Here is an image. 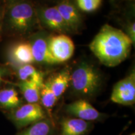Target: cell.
Masks as SVG:
<instances>
[{
    "label": "cell",
    "instance_id": "12",
    "mask_svg": "<svg viewBox=\"0 0 135 135\" xmlns=\"http://www.w3.org/2000/svg\"><path fill=\"white\" fill-rule=\"evenodd\" d=\"M55 123L50 118L45 119L20 129L15 135H56Z\"/></svg>",
    "mask_w": 135,
    "mask_h": 135
},
{
    "label": "cell",
    "instance_id": "2",
    "mask_svg": "<svg viewBox=\"0 0 135 135\" xmlns=\"http://www.w3.org/2000/svg\"><path fill=\"white\" fill-rule=\"evenodd\" d=\"M102 78L96 68L83 62L70 75V84L76 95L83 98L94 97L100 89Z\"/></svg>",
    "mask_w": 135,
    "mask_h": 135
},
{
    "label": "cell",
    "instance_id": "20",
    "mask_svg": "<svg viewBox=\"0 0 135 135\" xmlns=\"http://www.w3.org/2000/svg\"><path fill=\"white\" fill-rule=\"evenodd\" d=\"M129 37L131 41H132L133 45H134L135 42V24L134 22H132L128 26L127 33H126Z\"/></svg>",
    "mask_w": 135,
    "mask_h": 135
},
{
    "label": "cell",
    "instance_id": "10",
    "mask_svg": "<svg viewBox=\"0 0 135 135\" xmlns=\"http://www.w3.org/2000/svg\"><path fill=\"white\" fill-rule=\"evenodd\" d=\"M56 7L69 30L70 31L78 30L81 19L75 4L70 0H60Z\"/></svg>",
    "mask_w": 135,
    "mask_h": 135
},
{
    "label": "cell",
    "instance_id": "6",
    "mask_svg": "<svg viewBox=\"0 0 135 135\" xmlns=\"http://www.w3.org/2000/svg\"><path fill=\"white\" fill-rule=\"evenodd\" d=\"M65 111L70 116L89 121H102L108 117L105 114L100 113L88 101L81 99L67 104Z\"/></svg>",
    "mask_w": 135,
    "mask_h": 135
},
{
    "label": "cell",
    "instance_id": "17",
    "mask_svg": "<svg viewBox=\"0 0 135 135\" xmlns=\"http://www.w3.org/2000/svg\"><path fill=\"white\" fill-rule=\"evenodd\" d=\"M17 86L28 103H38L40 101L41 88L36 84L31 82L20 81Z\"/></svg>",
    "mask_w": 135,
    "mask_h": 135
},
{
    "label": "cell",
    "instance_id": "15",
    "mask_svg": "<svg viewBox=\"0 0 135 135\" xmlns=\"http://www.w3.org/2000/svg\"><path fill=\"white\" fill-rule=\"evenodd\" d=\"M18 76L20 81L34 83L41 88L45 83L43 73L31 65L20 66L18 70Z\"/></svg>",
    "mask_w": 135,
    "mask_h": 135
},
{
    "label": "cell",
    "instance_id": "14",
    "mask_svg": "<svg viewBox=\"0 0 135 135\" xmlns=\"http://www.w3.org/2000/svg\"><path fill=\"white\" fill-rule=\"evenodd\" d=\"M22 105V99L14 88L0 89V108L11 111Z\"/></svg>",
    "mask_w": 135,
    "mask_h": 135
},
{
    "label": "cell",
    "instance_id": "9",
    "mask_svg": "<svg viewBox=\"0 0 135 135\" xmlns=\"http://www.w3.org/2000/svg\"><path fill=\"white\" fill-rule=\"evenodd\" d=\"M59 124L60 135H86L93 127L91 122L73 117L61 118Z\"/></svg>",
    "mask_w": 135,
    "mask_h": 135
},
{
    "label": "cell",
    "instance_id": "11",
    "mask_svg": "<svg viewBox=\"0 0 135 135\" xmlns=\"http://www.w3.org/2000/svg\"><path fill=\"white\" fill-rule=\"evenodd\" d=\"M48 40V39L44 36L38 35L30 43L35 62L46 65L57 64L55 59L51 55Z\"/></svg>",
    "mask_w": 135,
    "mask_h": 135
},
{
    "label": "cell",
    "instance_id": "3",
    "mask_svg": "<svg viewBox=\"0 0 135 135\" xmlns=\"http://www.w3.org/2000/svg\"><path fill=\"white\" fill-rule=\"evenodd\" d=\"M8 12V25L13 31L24 34L34 26L37 16L33 4L26 0L11 1Z\"/></svg>",
    "mask_w": 135,
    "mask_h": 135
},
{
    "label": "cell",
    "instance_id": "8",
    "mask_svg": "<svg viewBox=\"0 0 135 135\" xmlns=\"http://www.w3.org/2000/svg\"><path fill=\"white\" fill-rule=\"evenodd\" d=\"M36 13L42 23L49 29L60 33L70 31L56 6L40 8Z\"/></svg>",
    "mask_w": 135,
    "mask_h": 135
},
{
    "label": "cell",
    "instance_id": "1",
    "mask_svg": "<svg viewBox=\"0 0 135 135\" xmlns=\"http://www.w3.org/2000/svg\"><path fill=\"white\" fill-rule=\"evenodd\" d=\"M132 41L121 30L104 25L89 47L103 65L114 67L124 61L129 55Z\"/></svg>",
    "mask_w": 135,
    "mask_h": 135
},
{
    "label": "cell",
    "instance_id": "19",
    "mask_svg": "<svg viewBox=\"0 0 135 135\" xmlns=\"http://www.w3.org/2000/svg\"><path fill=\"white\" fill-rule=\"evenodd\" d=\"M102 0H76L79 9L84 12H93L97 10L101 4Z\"/></svg>",
    "mask_w": 135,
    "mask_h": 135
},
{
    "label": "cell",
    "instance_id": "22",
    "mask_svg": "<svg viewBox=\"0 0 135 135\" xmlns=\"http://www.w3.org/2000/svg\"><path fill=\"white\" fill-rule=\"evenodd\" d=\"M8 1H10V2H11V1H14V0H8Z\"/></svg>",
    "mask_w": 135,
    "mask_h": 135
},
{
    "label": "cell",
    "instance_id": "21",
    "mask_svg": "<svg viewBox=\"0 0 135 135\" xmlns=\"http://www.w3.org/2000/svg\"><path fill=\"white\" fill-rule=\"evenodd\" d=\"M5 75V71L3 69L0 68V84H1V82L3 81V78H4V76Z\"/></svg>",
    "mask_w": 135,
    "mask_h": 135
},
{
    "label": "cell",
    "instance_id": "4",
    "mask_svg": "<svg viewBox=\"0 0 135 135\" xmlns=\"http://www.w3.org/2000/svg\"><path fill=\"white\" fill-rule=\"evenodd\" d=\"M7 114L8 119L19 130L48 118L43 108L38 103L22 104Z\"/></svg>",
    "mask_w": 135,
    "mask_h": 135
},
{
    "label": "cell",
    "instance_id": "16",
    "mask_svg": "<svg viewBox=\"0 0 135 135\" xmlns=\"http://www.w3.org/2000/svg\"><path fill=\"white\" fill-rule=\"evenodd\" d=\"M70 75L68 70H65L49 80L51 88L58 99L65 92L70 84Z\"/></svg>",
    "mask_w": 135,
    "mask_h": 135
},
{
    "label": "cell",
    "instance_id": "7",
    "mask_svg": "<svg viewBox=\"0 0 135 135\" xmlns=\"http://www.w3.org/2000/svg\"><path fill=\"white\" fill-rule=\"evenodd\" d=\"M48 46L51 55L57 64L66 61L71 58L75 51L73 41L67 35H55L48 39Z\"/></svg>",
    "mask_w": 135,
    "mask_h": 135
},
{
    "label": "cell",
    "instance_id": "13",
    "mask_svg": "<svg viewBox=\"0 0 135 135\" xmlns=\"http://www.w3.org/2000/svg\"><path fill=\"white\" fill-rule=\"evenodd\" d=\"M9 57L13 63L20 66L31 65L35 62L30 43H20L10 50Z\"/></svg>",
    "mask_w": 135,
    "mask_h": 135
},
{
    "label": "cell",
    "instance_id": "5",
    "mask_svg": "<svg viewBox=\"0 0 135 135\" xmlns=\"http://www.w3.org/2000/svg\"><path fill=\"white\" fill-rule=\"evenodd\" d=\"M111 100L124 106L133 105L135 102V72L116 83L113 88Z\"/></svg>",
    "mask_w": 135,
    "mask_h": 135
},
{
    "label": "cell",
    "instance_id": "18",
    "mask_svg": "<svg viewBox=\"0 0 135 135\" xmlns=\"http://www.w3.org/2000/svg\"><path fill=\"white\" fill-rule=\"evenodd\" d=\"M40 102L42 107L50 111L54 107L58 98L56 97L50 86V81L47 80L44 83L40 92Z\"/></svg>",
    "mask_w": 135,
    "mask_h": 135
},
{
    "label": "cell",
    "instance_id": "23",
    "mask_svg": "<svg viewBox=\"0 0 135 135\" xmlns=\"http://www.w3.org/2000/svg\"><path fill=\"white\" fill-rule=\"evenodd\" d=\"M130 135H135V134H134V133H133V134H131Z\"/></svg>",
    "mask_w": 135,
    "mask_h": 135
}]
</instances>
